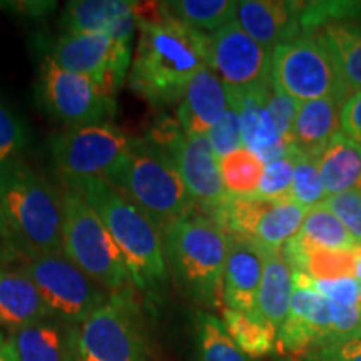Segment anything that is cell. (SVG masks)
Listing matches in <instances>:
<instances>
[{"mask_svg":"<svg viewBox=\"0 0 361 361\" xmlns=\"http://www.w3.org/2000/svg\"><path fill=\"white\" fill-rule=\"evenodd\" d=\"M308 211L293 200H266V206L250 241L263 250L281 251L283 246L300 233Z\"/></svg>","mask_w":361,"mask_h":361,"instance_id":"4316f807","label":"cell"},{"mask_svg":"<svg viewBox=\"0 0 361 361\" xmlns=\"http://www.w3.org/2000/svg\"><path fill=\"white\" fill-rule=\"evenodd\" d=\"M333 341V305L314 288L295 283L291 310L278 329L276 348L301 356Z\"/></svg>","mask_w":361,"mask_h":361,"instance_id":"9a60e30c","label":"cell"},{"mask_svg":"<svg viewBox=\"0 0 361 361\" xmlns=\"http://www.w3.org/2000/svg\"><path fill=\"white\" fill-rule=\"evenodd\" d=\"M266 162L250 149L241 147L219 157V169L226 192L233 197H255L263 179Z\"/></svg>","mask_w":361,"mask_h":361,"instance_id":"f546056e","label":"cell"},{"mask_svg":"<svg viewBox=\"0 0 361 361\" xmlns=\"http://www.w3.org/2000/svg\"><path fill=\"white\" fill-rule=\"evenodd\" d=\"M326 197L323 178L318 168V159L301 156L296 152L291 200L306 209H311V207L322 204Z\"/></svg>","mask_w":361,"mask_h":361,"instance_id":"d6a6232c","label":"cell"},{"mask_svg":"<svg viewBox=\"0 0 361 361\" xmlns=\"http://www.w3.org/2000/svg\"><path fill=\"white\" fill-rule=\"evenodd\" d=\"M322 204L345 224L356 241L361 243V192L356 189L329 196Z\"/></svg>","mask_w":361,"mask_h":361,"instance_id":"8d00e7d4","label":"cell"},{"mask_svg":"<svg viewBox=\"0 0 361 361\" xmlns=\"http://www.w3.org/2000/svg\"><path fill=\"white\" fill-rule=\"evenodd\" d=\"M335 59L348 94L361 90V20L333 22L318 32Z\"/></svg>","mask_w":361,"mask_h":361,"instance_id":"d4e9b609","label":"cell"},{"mask_svg":"<svg viewBox=\"0 0 361 361\" xmlns=\"http://www.w3.org/2000/svg\"><path fill=\"white\" fill-rule=\"evenodd\" d=\"M69 191L87 202L106 224L128 263L139 290L156 293L168 281L161 229L107 179H62Z\"/></svg>","mask_w":361,"mask_h":361,"instance_id":"7a4b0ae2","label":"cell"},{"mask_svg":"<svg viewBox=\"0 0 361 361\" xmlns=\"http://www.w3.org/2000/svg\"><path fill=\"white\" fill-rule=\"evenodd\" d=\"M303 4L274 0H241L236 22L259 45L273 52L278 45L301 37L300 16Z\"/></svg>","mask_w":361,"mask_h":361,"instance_id":"d6986e66","label":"cell"},{"mask_svg":"<svg viewBox=\"0 0 361 361\" xmlns=\"http://www.w3.org/2000/svg\"><path fill=\"white\" fill-rule=\"evenodd\" d=\"M298 236L308 245L324 250H353L360 245L345 224L323 204L311 207L306 213Z\"/></svg>","mask_w":361,"mask_h":361,"instance_id":"4dcf8cb0","label":"cell"},{"mask_svg":"<svg viewBox=\"0 0 361 361\" xmlns=\"http://www.w3.org/2000/svg\"><path fill=\"white\" fill-rule=\"evenodd\" d=\"M207 139H209L211 147L218 157H224L238 151V149L245 147L241 117H239L236 106L231 101H229V109L226 111L223 119L211 129Z\"/></svg>","mask_w":361,"mask_h":361,"instance_id":"d590c367","label":"cell"},{"mask_svg":"<svg viewBox=\"0 0 361 361\" xmlns=\"http://www.w3.org/2000/svg\"><path fill=\"white\" fill-rule=\"evenodd\" d=\"M229 109V90L209 66L192 75L178 104V124L188 135H207Z\"/></svg>","mask_w":361,"mask_h":361,"instance_id":"e0dca14e","label":"cell"},{"mask_svg":"<svg viewBox=\"0 0 361 361\" xmlns=\"http://www.w3.org/2000/svg\"><path fill=\"white\" fill-rule=\"evenodd\" d=\"M107 180L146 213L157 228L192 213L178 166L166 147L154 139H134L128 156Z\"/></svg>","mask_w":361,"mask_h":361,"instance_id":"5b68a950","label":"cell"},{"mask_svg":"<svg viewBox=\"0 0 361 361\" xmlns=\"http://www.w3.org/2000/svg\"><path fill=\"white\" fill-rule=\"evenodd\" d=\"M318 168L328 197L351 191L361 179V146L336 134L319 156Z\"/></svg>","mask_w":361,"mask_h":361,"instance_id":"484cf974","label":"cell"},{"mask_svg":"<svg viewBox=\"0 0 361 361\" xmlns=\"http://www.w3.org/2000/svg\"><path fill=\"white\" fill-rule=\"evenodd\" d=\"M168 273L180 291L207 308L224 310L228 234L209 216L189 213L161 229Z\"/></svg>","mask_w":361,"mask_h":361,"instance_id":"3957f363","label":"cell"},{"mask_svg":"<svg viewBox=\"0 0 361 361\" xmlns=\"http://www.w3.org/2000/svg\"><path fill=\"white\" fill-rule=\"evenodd\" d=\"M12 239L11 229H8L6 216L2 213V207H0V243H8Z\"/></svg>","mask_w":361,"mask_h":361,"instance_id":"b9f144b4","label":"cell"},{"mask_svg":"<svg viewBox=\"0 0 361 361\" xmlns=\"http://www.w3.org/2000/svg\"><path fill=\"white\" fill-rule=\"evenodd\" d=\"M223 323L238 348L251 358H259L276 350L278 331L258 316L224 308Z\"/></svg>","mask_w":361,"mask_h":361,"instance_id":"83f0119b","label":"cell"},{"mask_svg":"<svg viewBox=\"0 0 361 361\" xmlns=\"http://www.w3.org/2000/svg\"><path fill=\"white\" fill-rule=\"evenodd\" d=\"M8 343L17 361H78L75 329L54 316L16 329Z\"/></svg>","mask_w":361,"mask_h":361,"instance_id":"44dd1931","label":"cell"},{"mask_svg":"<svg viewBox=\"0 0 361 361\" xmlns=\"http://www.w3.org/2000/svg\"><path fill=\"white\" fill-rule=\"evenodd\" d=\"M135 16L130 89L152 107L179 104L192 75L209 66V35L171 16L164 2H135Z\"/></svg>","mask_w":361,"mask_h":361,"instance_id":"6da1fadb","label":"cell"},{"mask_svg":"<svg viewBox=\"0 0 361 361\" xmlns=\"http://www.w3.org/2000/svg\"><path fill=\"white\" fill-rule=\"evenodd\" d=\"M51 316L42 295L24 269H0V324L16 331Z\"/></svg>","mask_w":361,"mask_h":361,"instance_id":"603a6c76","label":"cell"},{"mask_svg":"<svg viewBox=\"0 0 361 361\" xmlns=\"http://www.w3.org/2000/svg\"><path fill=\"white\" fill-rule=\"evenodd\" d=\"M22 269L35 283L54 318L69 324H80L112 296L64 252L27 258Z\"/></svg>","mask_w":361,"mask_h":361,"instance_id":"ba28073f","label":"cell"},{"mask_svg":"<svg viewBox=\"0 0 361 361\" xmlns=\"http://www.w3.org/2000/svg\"><path fill=\"white\" fill-rule=\"evenodd\" d=\"M66 34H101L133 45L137 30L135 2L128 0H75L62 16Z\"/></svg>","mask_w":361,"mask_h":361,"instance_id":"2e32d148","label":"cell"},{"mask_svg":"<svg viewBox=\"0 0 361 361\" xmlns=\"http://www.w3.org/2000/svg\"><path fill=\"white\" fill-rule=\"evenodd\" d=\"M197 345L201 361H251L228 335L223 319L214 314H197Z\"/></svg>","mask_w":361,"mask_h":361,"instance_id":"1f68e13d","label":"cell"},{"mask_svg":"<svg viewBox=\"0 0 361 361\" xmlns=\"http://www.w3.org/2000/svg\"><path fill=\"white\" fill-rule=\"evenodd\" d=\"M134 139L111 123L71 128L49 141L62 179H107L128 156Z\"/></svg>","mask_w":361,"mask_h":361,"instance_id":"9c48e42d","label":"cell"},{"mask_svg":"<svg viewBox=\"0 0 361 361\" xmlns=\"http://www.w3.org/2000/svg\"><path fill=\"white\" fill-rule=\"evenodd\" d=\"M228 258L224 266V308L256 314L263 278V251L250 239L228 234Z\"/></svg>","mask_w":361,"mask_h":361,"instance_id":"ac0fdd59","label":"cell"},{"mask_svg":"<svg viewBox=\"0 0 361 361\" xmlns=\"http://www.w3.org/2000/svg\"><path fill=\"white\" fill-rule=\"evenodd\" d=\"M166 11L192 29L214 34L236 20L238 2L234 0H173L164 2Z\"/></svg>","mask_w":361,"mask_h":361,"instance_id":"f1b7e54d","label":"cell"},{"mask_svg":"<svg viewBox=\"0 0 361 361\" xmlns=\"http://www.w3.org/2000/svg\"><path fill=\"white\" fill-rule=\"evenodd\" d=\"M355 279L361 284V243L356 246V264H355Z\"/></svg>","mask_w":361,"mask_h":361,"instance_id":"ee69618b","label":"cell"},{"mask_svg":"<svg viewBox=\"0 0 361 361\" xmlns=\"http://www.w3.org/2000/svg\"><path fill=\"white\" fill-rule=\"evenodd\" d=\"M130 45L101 34H64L51 57L61 69L80 74L111 96L123 87L133 66Z\"/></svg>","mask_w":361,"mask_h":361,"instance_id":"4fadbf2b","label":"cell"},{"mask_svg":"<svg viewBox=\"0 0 361 361\" xmlns=\"http://www.w3.org/2000/svg\"><path fill=\"white\" fill-rule=\"evenodd\" d=\"M27 142V128L0 99V173L20 162Z\"/></svg>","mask_w":361,"mask_h":361,"instance_id":"836d02e7","label":"cell"},{"mask_svg":"<svg viewBox=\"0 0 361 361\" xmlns=\"http://www.w3.org/2000/svg\"><path fill=\"white\" fill-rule=\"evenodd\" d=\"M271 84L298 102L350 96L331 52L318 34L278 45L271 56Z\"/></svg>","mask_w":361,"mask_h":361,"instance_id":"52a82bcc","label":"cell"},{"mask_svg":"<svg viewBox=\"0 0 361 361\" xmlns=\"http://www.w3.org/2000/svg\"><path fill=\"white\" fill-rule=\"evenodd\" d=\"M356 189V191H358V192H361V179H360V183H358V186H356L355 188Z\"/></svg>","mask_w":361,"mask_h":361,"instance_id":"bcb514c9","label":"cell"},{"mask_svg":"<svg viewBox=\"0 0 361 361\" xmlns=\"http://www.w3.org/2000/svg\"><path fill=\"white\" fill-rule=\"evenodd\" d=\"M296 152L290 151L279 159H274L266 164L263 179L255 197L268 201L291 200L293 174H295Z\"/></svg>","mask_w":361,"mask_h":361,"instance_id":"e575fe53","label":"cell"},{"mask_svg":"<svg viewBox=\"0 0 361 361\" xmlns=\"http://www.w3.org/2000/svg\"><path fill=\"white\" fill-rule=\"evenodd\" d=\"M263 278H261L256 314L274 329L281 328L291 310L295 293V274L283 258L281 251L263 250Z\"/></svg>","mask_w":361,"mask_h":361,"instance_id":"cb8c5ba5","label":"cell"},{"mask_svg":"<svg viewBox=\"0 0 361 361\" xmlns=\"http://www.w3.org/2000/svg\"><path fill=\"white\" fill-rule=\"evenodd\" d=\"M0 207L27 258L62 252L64 197L37 171L22 161L2 171Z\"/></svg>","mask_w":361,"mask_h":361,"instance_id":"277c9868","label":"cell"},{"mask_svg":"<svg viewBox=\"0 0 361 361\" xmlns=\"http://www.w3.org/2000/svg\"><path fill=\"white\" fill-rule=\"evenodd\" d=\"M62 252L107 291L124 293L133 283L119 246L96 211L75 192L66 189Z\"/></svg>","mask_w":361,"mask_h":361,"instance_id":"8992f818","label":"cell"},{"mask_svg":"<svg viewBox=\"0 0 361 361\" xmlns=\"http://www.w3.org/2000/svg\"><path fill=\"white\" fill-rule=\"evenodd\" d=\"M298 109H300V102L291 99L290 96L278 90L276 87H271L269 97H268V111L273 123L276 126L279 135L283 137L284 144L291 151L293 144V128H295V121L298 116Z\"/></svg>","mask_w":361,"mask_h":361,"instance_id":"74e56055","label":"cell"},{"mask_svg":"<svg viewBox=\"0 0 361 361\" xmlns=\"http://www.w3.org/2000/svg\"><path fill=\"white\" fill-rule=\"evenodd\" d=\"M343 102L335 97L301 102L293 128L291 151L319 159L329 142L340 134V111Z\"/></svg>","mask_w":361,"mask_h":361,"instance_id":"7402d4cb","label":"cell"},{"mask_svg":"<svg viewBox=\"0 0 361 361\" xmlns=\"http://www.w3.org/2000/svg\"><path fill=\"white\" fill-rule=\"evenodd\" d=\"M0 361H17V356L13 353L11 343L8 341H6V345L0 350Z\"/></svg>","mask_w":361,"mask_h":361,"instance_id":"7bdbcfd3","label":"cell"},{"mask_svg":"<svg viewBox=\"0 0 361 361\" xmlns=\"http://www.w3.org/2000/svg\"><path fill=\"white\" fill-rule=\"evenodd\" d=\"M340 133L361 146V90L351 94L340 111Z\"/></svg>","mask_w":361,"mask_h":361,"instance_id":"ab89813d","label":"cell"},{"mask_svg":"<svg viewBox=\"0 0 361 361\" xmlns=\"http://www.w3.org/2000/svg\"><path fill=\"white\" fill-rule=\"evenodd\" d=\"M4 345H6V341H4V335H2V331H0V350H2Z\"/></svg>","mask_w":361,"mask_h":361,"instance_id":"f6af8a7d","label":"cell"},{"mask_svg":"<svg viewBox=\"0 0 361 361\" xmlns=\"http://www.w3.org/2000/svg\"><path fill=\"white\" fill-rule=\"evenodd\" d=\"M268 49L251 39L236 20L209 35V67L231 92H247L271 84Z\"/></svg>","mask_w":361,"mask_h":361,"instance_id":"5bb4252c","label":"cell"},{"mask_svg":"<svg viewBox=\"0 0 361 361\" xmlns=\"http://www.w3.org/2000/svg\"><path fill=\"white\" fill-rule=\"evenodd\" d=\"M17 259L16 251L8 243H0V269H7L8 264Z\"/></svg>","mask_w":361,"mask_h":361,"instance_id":"60d3db41","label":"cell"},{"mask_svg":"<svg viewBox=\"0 0 361 361\" xmlns=\"http://www.w3.org/2000/svg\"><path fill=\"white\" fill-rule=\"evenodd\" d=\"M78 361H147L133 305L124 293L94 311L75 329Z\"/></svg>","mask_w":361,"mask_h":361,"instance_id":"8fae6325","label":"cell"},{"mask_svg":"<svg viewBox=\"0 0 361 361\" xmlns=\"http://www.w3.org/2000/svg\"><path fill=\"white\" fill-rule=\"evenodd\" d=\"M300 361H361V336L318 346L301 355Z\"/></svg>","mask_w":361,"mask_h":361,"instance_id":"f35d334b","label":"cell"},{"mask_svg":"<svg viewBox=\"0 0 361 361\" xmlns=\"http://www.w3.org/2000/svg\"><path fill=\"white\" fill-rule=\"evenodd\" d=\"M151 139L166 147L174 159L194 204L209 211V218L216 221L229 194L221 178L219 157L211 147L207 135H188L179 124L169 121L156 128Z\"/></svg>","mask_w":361,"mask_h":361,"instance_id":"7c38bea8","label":"cell"},{"mask_svg":"<svg viewBox=\"0 0 361 361\" xmlns=\"http://www.w3.org/2000/svg\"><path fill=\"white\" fill-rule=\"evenodd\" d=\"M37 94L44 109L71 128L107 124L117 112L114 96L84 75L61 69L51 57L40 66Z\"/></svg>","mask_w":361,"mask_h":361,"instance_id":"30bf717a","label":"cell"},{"mask_svg":"<svg viewBox=\"0 0 361 361\" xmlns=\"http://www.w3.org/2000/svg\"><path fill=\"white\" fill-rule=\"evenodd\" d=\"M271 87L273 84L247 92L229 90V101L236 106L241 117L245 147L259 156L266 164L290 152L268 111Z\"/></svg>","mask_w":361,"mask_h":361,"instance_id":"ffe728a7","label":"cell"}]
</instances>
